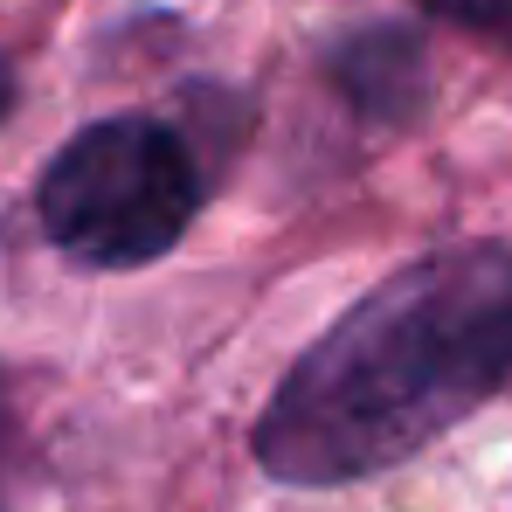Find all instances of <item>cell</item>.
Instances as JSON below:
<instances>
[{"label":"cell","instance_id":"1","mask_svg":"<svg viewBox=\"0 0 512 512\" xmlns=\"http://www.w3.org/2000/svg\"><path fill=\"white\" fill-rule=\"evenodd\" d=\"M512 381V243H450L381 277L277 381L256 464L353 485L409 464Z\"/></svg>","mask_w":512,"mask_h":512},{"label":"cell","instance_id":"2","mask_svg":"<svg viewBox=\"0 0 512 512\" xmlns=\"http://www.w3.org/2000/svg\"><path fill=\"white\" fill-rule=\"evenodd\" d=\"M201 208V173L160 118L84 125L35 187L49 243L90 270H139L167 256Z\"/></svg>","mask_w":512,"mask_h":512},{"label":"cell","instance_id":"3","mask_svg":"<svg viewBox=\"0 0 512 512\" xmlns=\"http://www.w3.org/2000/svg\"><path fill=\"white\" fill-rule=\"evenodd\" d=\"M333 77L346 84V97L374 118H409L429 90V63L423 42L409 28H367L353 35L340 56H333Z\"/></svg>","mask_w":512,"mask_h":512},{"label":"cell","instance_id":"4","mask_svg":"<svg viewBox=\"0 0 512 512\" xmlns=\"http://www.w3.org/2000/svg\"><path fill=\"white\" fill-rule=\"evenodd\" d=\"M423 7H436V14H450V21H512V0H423Z\"/></svg>","mask_w":512,"mask_h":512}]
</instances>
